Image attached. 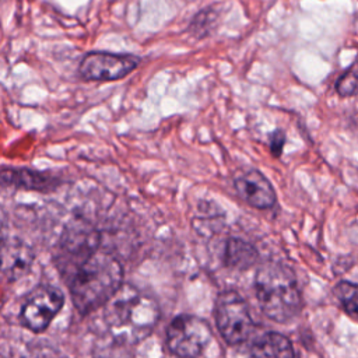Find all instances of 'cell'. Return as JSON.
Here are the masks:
<instances>
[{"instance_id": "9c48e42d", "label": "cell", "mask_w": 358, "mask_h": 358, "mask_svg": "<svg viewBox=\"0 0 358 358\" xmlns=\"http://www.w3.org/2000/svg\"><path fill=\"white\" fill-rule=\"evenodd\" d=\"M1 182L4 186H13L17 189L35 190V192H52L59 186V179L50 173L29 169L4 166L1 171Z\"/></svg>"}, {"instance_id": "30bf717a", "label": "cell", "mask_w": 358, "mask_h": 358, "mask_svg": "<svg viewBox=\"0 0 358 358\" xmlns=\"http://www.w3.org/2000/svg\"><path fill=\"white\" fill-rule=\"evenodd\" d=\"M34 262V253L28 245L18 239L3 242V274L8 281L25 275Z\"/></svg>"}, {"instance_id": "6da1fadb", "label": "cell", "mask_w": 358, "mask_h": 358, "mask_svg": "<svg viewBox=\"0 0 358 358\" xmlns=\"http://www.w3.org/2000/svg\"><path fill=\"white\" fill-rule=\"evenodd\" d=\"M67 282L76 310L85 316L103 308L120 289L123 267L115 255L96 249L69 274Z\"/></svg>"}, {"instance_id": "9a60e30c", "label": "cell", "mask_w": 358, "mask_h": 358, "mask_svg": "<svg viewBox=\"0 0 358 358\" xmlns=\"http://www.w3.org/2000/svg\"><path fill=\"white\" fill-rule=\"evenodd\" d=\"M334 88L340 96H352L358 94V62L350 66L336 80Z\"/></svg>"}, {"instance_id": "2e32d148", "label": "cell", "mask_w": 358, "mask_h": 358, "mask_svg": "<svg viewBox=\"0 0 358 358\" xmlns=\"http://www.w3.org/2000/svg\"><path fill=\"white\" fill-rule=\"evenodd\" d=\"M92 358H134V355L129 350V345L110 340L109 343L98 345Z\"/></svg>"}, {"instance_id": "ac0fdd59", "label": "cell", "mask_w": 358, "mask_h": 358, "mask_svg": "<svg viewBox=\"0 0 358 358\" xmlns=\"http://www.w3.org/2000/svg\"><path fill=\"white\" fill-rule=\"evenodd\" d=\"M284 144H285V133L281 129H275L268 134V145L274 157H280L282 154Z\"/></svg>"}, {"instance_id": "277c9868", "label": "cell", "mask_w": 358, "mask_h": 358, "mask_svg": "<svg viewBox=\"0 0 358 358\" xmlns=\"http://www.w3.org/2000/svg\"><path fill=\"white\" fill-rule=\"evenodd\" d=\"M214 319L220 334L231 345L246 341L255 329L246 301L234 289H225L218 294Z\"/></svg>"}, {"instance_id": "5bb4252c", "label": "cell", "mask_w": 358, "mask_h": 358, "mask_svg": "<svg viewBox=\"0 0 358 358\" xmlns=\"http://www.w3.org/2000/svg\"><path fill=\"white\" fill-rule=\"evenodd\" d=\"M217 11L213 7H206L200 10L194 17L192 18L189 24V31L196 38H206L211 34L214 24L217 21Z\"/></svg>"}, {"instance_id": "ba28073f", "label": "cell", "mask_w": 358, "mask_h": 358, "mask_svg": "<svg viewBox=\"0 0 358 358\" xmlns=\"http://www.w3.org/2000/svg\"><path fill=\"white\" fill-rule=\"evenodd\" d=\"M234 187L239 197L253 208L264 210L275 204V190L259 169L249 168L241 172L234 179Z\"/></svg>"}, {"instance_id": "3957f363", "label": "cell", "mask_w": 358, "mask_h": 358, "mask_svg": "<svg viewBox=\"0 0 358 358\" xmlns=\"http://www.w3.org/2000/svg\"><path fill=\"white\" fill-rule=\"evenodd\" d=\"M255 294L262 312L271 320L287 323L302 308V296L294 271L277 262L262 264L255 275Z\"/></svg>"}, {"instance_id": "5b68a950", "label": "cell", "mask_w": 358, "mask_h": 358, "mask_svg": "<svg viewBox=\"0 0 358 358\" xmlns=\"http://www.w3.org/2000/svg\"><path fill=\"white\" fill-rule=\"evenodd\" d=\"M210 340L211 329L208 323L194 315H178L166 327V347L179 358H197L208 345Z\"/></svg>"}, {"instance_id": "4fadbf2b", "label": "cell", "mask_w": 358, "mask_h": 358, "mask_svg": "<svg viewBox=\"0 0 358 358\" xmlns=\"http://www.w3.org/2000/svg\"><path fill=\"white\" fill-rule=\"evenodd\" d=\"M333 294L340 302L343 310L352 319H358V284L340 281L333 288Z\"/></svg>"}, {"instance_id": "8fae6325", "label": "cell", "mask_w": 358, "mask_h": 358, "mask_svg": "<svg viewBox=\"0 0 358 358\" xmlns=\"http://www.w3.org/2000/svg\"><path fill=\"white\" fill-rule=\"evenodd\" d=\"M252 358H295L292 343L277 331H266L250 344Z\"/></svg>"}, {"instance_id": "e0dca14e", "label": "cell", "mask_w": 358, "mask_h": 358, "mask_svg": "<svg viewBox=\"0 0 358 358\" xmlns=\"http://www.w3.org/2000/svg\"><path fill=\"white\" fill-rule=\"evenodd\" d=\"M21 358H60L53 345L45 341H36L27 347Z\"/></svg>"}, {"instance_id": "52a82bcc", "label": "cell", "mask_w": 358, "mask_h": 358, "mask_svg": "<svg viewBox=\"0 0 358 358\" xmlns=\"http://www.w3.org/2000/svg\"><path fill=\"white\" fill-rule=\"evenodd\" d=\"M140 63L137 55L92 50L83 56L78 76L85 81H116L134 71Z\"/></svg>"}, {"instance_id": "7a4b0ae2", "label": "cell", "mask_w": 358, "mask_h": 358, "mask_svg": "<svg viewBox=\"0 0 358 358\" xmlns=\"http://www.w3.org/2000/svg\"><path fill=\"white\" fill-rule=\"evenodd\" d=\"M159 317L157 301L130 284H123L103 306V320L110 338L126 345L145 340Z\"/></svg>"}, {"instance_id": "8992f818", "label": "cell", "mask_w": 358, "mask_h": 358, "mask_svg": "<svg viewBox=\"0 0 358 358\" xmlns=\"http://www.w3.org/2000/svg\"><path fill=\"white\" fill-rule=\"evenodd\" d=\"M64 305V294L50 284H39L24 299L20 309L22 326L34 333L45 331Z\"/></svg>"}, {"instance_id": "7c38bea8", "label": "cell", "mask_w": 358, "mask_h": 358, "mask_svg": "<svg viewBox=\"0 0 358 358\" xmlns=\"http://www.w3.org/2000/svg\"><path fill=\"white\" fill-rule=\"evenodd\" d=\"M259 253L256 248L239 238H231L225 243L224 263L236 270H248L257 262Z\"/></svg>"}]
</instances>
